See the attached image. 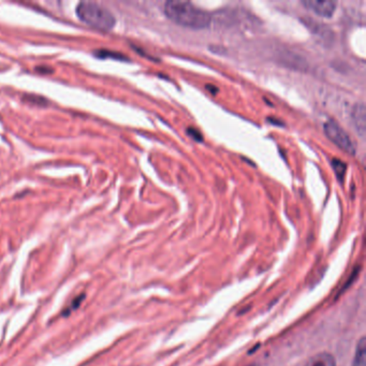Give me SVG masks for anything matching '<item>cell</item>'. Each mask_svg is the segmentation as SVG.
<instances>
[{
	"label": "cell",
	"instance_id": "obj_1",
	"mask_svg": "<svg viewBox=\"0 0 366 366\" xmlns=\"http://www.w3.org/2000/svg\"><path fill=\"white\" fill-rule=\"evenodd\" d=\"M164 14L175 24L190 29H204L211 24V16L194 4L171 0L164 5Z\"/></svg>",
	"mask_w": 366,
	"mask_h": 366
},
{
	"label": "cell",
	"instance_id": "obj_2",
	"mask_svg": "<svg viewBox=\"0 0 366 366\" xmlns=\"http://www.w3.org/2000/svg\"><path fill=\"white\" fill-rule=\"evenodd\" d=\"M76 12V16L83 23L100 31H111L117 23L112 12L98 4H79Z\"/></svg>",
	"mask_w": 366,
	"mask_h": 366
},
{
	"label": "cell",
	"instance_id": "obj_6",
	"mask_svg": "<svg viewBox=\"0 0 366 366\" xmlns=\"http://www.w3.org/2000/svg\"><path fill=\"white\" fill-rule=\"evenodd\" d=\"M305 366H336V362L330 353L320 352L310 357Z\"/></svg>",
	"mask_w": 366,
	"mask_h": 366
},
{
	"label": "cell",
	"instance_id": "obj_3",
	"mask_svg": "<svg viewBox=\"0 0 366 366\" xmlns=\"http://www.w3.org/2000/svg\"><path fill=\"white\" fill-rule=\"evenodd\" d=\"M325 136L331 140L334 144L337 145L340 149L350 155H355V149L352 141L349 138L347 132L336 123L333 119H329L323 126Z\"/></svg>",
	"mask_w": 366,
	"mask_h": 366
},
{
	"label": "cell",
	"instance_id": "obj_7",
	"mask_svg": "<svg viewBox=\"0 0 366 366\" xmlns=\"http://www.w3.org/2000/svg\"><path fill=\"white\" fill-rule=\"evenodd\" d=\"M365 340L362 338L357 347L353 366H365Z\"/></svg>",
	"mask_w": 366,
	"mask_h": 366
},
{
	"label": "cell",
	"instance_id": "obj_5",
	"mask_svg": "<svg viewBox=\"0 0 366 366\" xmlns=\"http://www.w3.org/2000/svg\"><path fill=\"white\" fill-rule=\"evenodd\" d=\"M365 106H364V104H355L353 107L352 113H351L353 125H355V130L361 136V138H364V136H365Z\"/></svg>",
	"mask_w": 366,
	"mask_h": 366
},
{
	"label": "cell",
	"instance_id": "obj_9",
	"mask_svg": "<svg viewBox=\"0 0 366 366\" xmlns=\"http://www.w3.org/2000/svg\"><path fill=\"white\" fill-rule=\"evenodd\" d=\"M188 134H189L192 138L196 139V140H202V139H201L202 138V136H197V134H199V132H197V130L192 129V128H190V130H188Z\"/></svg>",
	"mask_w": 366,
	"mask_h": 366
},
{
	"label": "cell",
	"instance_id": "obj_8",
	"mask_svg": "<svg viewBox=\"0 0 366 366\" xmlns=\"http://www.w3.org/2000/svg\"><path fill=\"white\" fill-rule=\"evenodd\" d=\"M332 167H333V170L335 171L336 177H338L340 181H342L347 170V166L345 164V162L334 159L333 162H332Z\"/></svg>",
	"mask_w": 366,
	"mask_h": 366
},
{
	"label": "cell",
	"instance_id": "obj_4",
	"mask_svg": "<svg viewBox=\"0 0 366 366\" xmlns=\"http://www.w3.org/2000/svg\"><path fill=\"white\" fill-rule=\"evenodd\" d=\"M304 6L310 11L316 14L317 16H322V18H331L335 14L336 3L334 1H327V0H305L303 1Z\"/></svg>",
	"mask_w": 366,
	"mask_h": 366
}]
</instances>
